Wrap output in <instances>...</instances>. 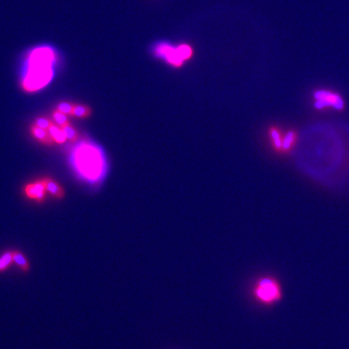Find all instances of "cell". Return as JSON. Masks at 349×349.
I'll return each mask as SVG.
<instances>
[{"instance_id": "obj_1", "label": "cell", "mask_w": 349, "mask_h": 349, "mask_svg": "<svg viewBox=\"0 0 349 349\" xmlns=\"http://www.w3.org/2000/svg\"><path fill=\"white\" fill-rule=\"evenodd\" d=\"M53 51L49 48H40L29 55L28 73L22 82L25 91H36L47 84L51 77Z\"/></svg>"}, {"instance_id": "obj_2", "label": "cell", "mask_w": 349, "mask_h": 349, "mask_svg": "<svg viewBox=\"0 0 349 349\" xmlns=\"http://www.w3.org/2000/svg\"><path fill=\"white\" fill-rule=\"evenodd\" d=\"M253 294L259 302L271 304L281 298V287L274 279L263 278L255 284Z\"/></svg>"}, {"instance_id": "obj_3", "label": "cell", "mask_w": 349, "mask_h": 349, "mask_svg": "<svg viewBox=\"0 0 349 349\" xmlns=\"http://www.w3.org/2000/svg\"><path fill=\"white\" fill-rule=\"evenodd\" d=\"M315 107L317 110H321L327 107H332L336 110H343L345 107L343 98L340 95L331 91L318 90L315 93Z\"/></svg>"}, {"instance_id": "obj_4", "label": "cell", "mask_w": 349, "mask_h": 349, "mask_svg": "<svg viewBox=\"0 0 349 349\" xmlns=\"http://www.w3.org/2000/svg\"><path fill=\"white\" fill-rule=\"evenodd\" d=\"M24 193L29 199L35 200L39 203H43L46 200V196H47L46 194L48 192L41 179L39 181L26 184L24 187Z\"/></svg>"}, {"instance_id": "obj_5", "label": "cell", "mask_w": 349, "mask_h": 349, "mask_svg": "<svg viewBox=\"0 0 349 349\" xmlns=\"http://www.w3.org/2000/svg\"><path fill=\"white\" fill-rule=\"evenodd\" d=\"M30 133L32 134V136L39 141L41 144L45 145V146H53L55 143L53 141V139L51 138L49 130L43 129L38 127L37 125H35L34 123L30 126Z\"/></svg>"}, {"instance_id": "obj_6", "label": "cell", "mask_w": 349, "mask_h": 349, "mask_svg": "<svg viewBox=\"0 0 349 349\" xmlns=\"http://www.w3.org/2000/svg\"><path fill=\"white\" fill-rule=\"evenodd\" d=\"M42 181H43V183L45 184L47 192L50 193V195H52L54 198H56L58 200H61V199H63L65 197L64 188L59 183H57L55 181L51 180L49 177L43 178Z\"/></svg>"}, {"instance_id": "obj_7", "label": "cell", "mask_w": 349, "mask_h": 349, "mask_svg": "<svg viewBox=\"0 0 349 349\" xmlns=\"http://www.w3.org/2000/svg\"><path fill=\"white\" fill-rule=\"evenodd\" d=\"M269 137L271 139V142L273 144V147L276 150L278 151H282V147H283V135H282V132L281 130L276 127V126H271L269 128Z\"/></svg>"}, {"instance_id": "obj_8", "label": "cell", "mask_w": 349, "mask_h": 349, "mask_svg": "<svg viewBox=\"0 0 349 349\" xmlns=\"http://www.w3.org/2000/svg\"><path fill=\"white\" fill-rule=\"evenodd\" d=\"M13 253V262L20 269L21 272L27 273L30 270V265L24 254L18 250H12Z\"/></svg>"}, {"instance_id": "obj_9", "label": "cell", "mask_w": 349, "mask_h": 349, "mask_svg": "<svg viewBox=\"0 0 349 349\" xmlns=\"http://www.w3.org/2000/svg\"><path fill=\"white\" fill-rule=\"evenodd\" d=\"M49 132H50L51 138L53 139L54 143L57 144V145H62L67 141V139L65 137V134L62 131L61 127L58 126L57 124H55L53 121H52L51 125L49 128Z\"/></svg>"}, {"instance_id": "obj_10", "label": "cell", "mask_w": 349, "mask_h": 349, "mask_svg": "<svg viewBox=\"0 0 349 349\" xmlns=\"http://www.w3.org/2000/svg\"><path fill=\"white\" fill-rule=\"evenodd\" d=\"M91 115H92V110L90 107H88L86 105L76 104L74 107V110H73L72 116L78 117V118H87V117L91 116Z\"/></svg>"}, {"instance_id": "obj_11", "label": "cell", "mask_w": 349, "mask_h": 349, "mask_svg": "<svg viewBox=\"0 0 349 349\" xmlns=\"http://www.w3.org/2000/svg\"><path fill=\"white\" fill-rule=\"evenodd\" d=\"M297 140V135L296 132L293 130H290L287 132V134L283 137V147H282V150L283 151H289L291 149H293V147L295 146Z\"/></svg>"}, {"instance_id": "obj_12", "label": "cell", "mask_w": 349, "mask_h": 349, "mask_svg": "<svg viewBox=\"0 0 349 349\" xmlns=\"http://www.w3.org/2000/svg\"><path fill=\"white\" fill-rule=\"evenodd\" d=\"M61 129L64 132L67 141H69L71 143H75L79 140V133L71 123L62 126Z\"/></svg>"}, {"instance_id": "obj_13", "label": "cell", "mask_w": 349, "mask_h": 349, "mask_svg": "<svg viewBox=\"0 0 349 349\" xmlns=\"http://www.w3.org/2000/svg\"><path fill=\"white\" fill-rule=\"evenodd\" d=\"M51 116H52V117H51L52 121H53L55 124H57L58 126H60V127L71 123V122H70V119L68 118V116L65 115V114L60 113V112L57 111L56 109L52 112Z\"/></svg>"}, {"instance_id": "obj_14", "label": "cell", "mask_w": 349, "mask_h": 349, "mask_svg": "<svg viewBox=\"0 0 349 349\" xmlns=\"http://www.w3.org/2000/svg\"><path fill=\"white\" fill-rule=\"evenodd\" d=\"M13 262V253L12 250L10 251H6L5 253H3L0 257V273H3L4 271H6Z\"/></svg>"}, {"instance_id": "obj_15", "label": "cell", "mask_w": 349, "mask_h": 349, "mask_svg": "<svg viewBox=\"0 0 349 349\" xmlns=\"http://www.w3.org/2000/svg\"><path fill=\"white\" fill-rule=\"evenodd\" d=\"M75 105H76V104H74V103H72V102L63 101V102L58 103L55 109H56L57 111H59L60 113L67 115L68 116H72V114H73V110H74Z\"/></svg>"}, {"instance_id": "obj_16", "label": "cell", "mask_w": 349, "mask_h": 349, "mask_svg": "<svg viewBox=\"0 0 349 349\" xmlns=\"http://www.w3.org/2000/svg\"><path fill=\"white\" fill-rule=\"evenodd\" d=\"M52 123V119L49 118V117H37L35 120H34V124L37 125L38 127L40 128H43V129H46V130H49L50 126L51 125Z\"/></svg>"}, {"instance_id": "obj_17", "label": "cell", "mask_w": 349, "mask_h": 349, "mask_svg": "<svg viewBox=\"0 0 349 349\" xmlns=\"http://www.w3.org/2000/svg\"><path fill=\"white\" fill-rule=\"evenodd\" d=\"M177 50H178V52H179V54H180V56L182 57L183 60L188 59L192 55V49L189 46L182 45Z\"/></svg>"}]
</instances>
